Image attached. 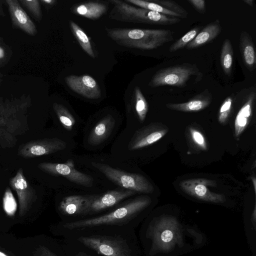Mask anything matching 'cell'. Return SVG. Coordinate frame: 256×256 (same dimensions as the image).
I'll return each mask as SVG.
<instances>
[{"mask_svg":"<svg viewBox=\"0 0 256 256\" xmlns=\"http://www.w3.org/2000/svg\"><path fill=\"white\" fill-rule=\"evenodd\" d=\"M251 179L253 182L254 187V192L256 193V178H255V176H254V178H252Z\"/></svg>","mask_w":256,"mask_h":256,"instance_id":"40","label":"cell"},{"mask_svg":"<svg viewBox=\"0 0 256 256\" xmlns=\"http://www.w3.org/2000/svg\"><path fill=\"white\" fill-rule=\"evenodd\" d=\"M0 256H9L6 254L5 253L0 251Z\"/></svg>","mask_w":256,"mask_h":256,"instance_id":"42","label":"cell"},{"mask_svg":"<svg viewBox=\"0 0 256 256\" xmlns=\"http://www.w3.org/2000/svg\"><path fill=\"white\" fill-rule=\"evenodd\" d=\"M12 24L30 36L37 32L36 26L26 12L20 6L18 0H6Z\"/></svg>","mask_w":256,"mask_h":256,"instance_id":"16","label":"cell"},{"mask_svg":"<svg viewBox=\"0 0 256 256\" xmlns=\"http://www.w3.org/2000/svg\"><path fill=\"white\" fill-rule=\"evenodd\" d=\"M190 133L192 141L198 146L202 150H206L207 146L205 138L203 134L198 130L190 128Z\"/></svg>","mask_w":256,"mask_h":256,"instance_id":"34","label":"cell"},{"mask_svg":"<svg viewBox=\"0 0 256 256\" xmlns=\"http://www.w3.org/2000/svg\"><path fill=\"white\" fill-rule=\"evenodd\" d=\"M29 96L0 99V147H12L18 136L28 130Z\"/></svg>","mask_w":256,"mask_h":256,"instance_id":"2","label":"cell"},{"mask_svg":"<svg viewBox=\"0 0 256 256\" xmlns=\"http://www.w3.org/2000/svg\"><path fill=\"white\" fill-rule=\"evenodd\" d=\"M232 96H229L222 104L218 114V120L220 124H224L226 122L232 109Z\"/></svg>","mask_w":256,"mask_h":256,"instance_id":"33","label":"cell"},{"mask_svg":"<svg viewBox=\"0 0 256 256\" xmlns=\"http://www.w3.org/2000/svg\"><path fill=\"white\" fill-rule=\"evenodd\" d=\"M68 87L72 91L88 99H98L101 96L98 84L90 76L70 75L64 78Z\"/></svg>","mask_w":256,"mask_h":256,"instance_id":"14","label":"cell"},{"mask_svg":"<svg viewBox=\"0 0 256 256\" xmlns=\"http://www.w3.org/2000/svg\"><path fill=\"white\" fill-rule=\"evenodd\" d=\"M89 196L70 195L64 197L60 203V210L66 215L83 216Z\"/></svg>","mask_w":256,"mask_h":256,"instance_id":"22","label":"cell"},{"mask_svg":"<svg viewBox=\"0 0 256 256\" xmlns=\"http://www.w3.org/2000/svg\"><path fill=\"white\" fill-rule=\"evenodd\" d=\"M212 98L211 92L206 89L188 102L178 104L168 103L166 106L167 108L176 111L197 112L207 108L210 104Z\"/></svg>","mask_w":256,"mask_h":256,"instance_id":"18","label":"cell"},{"mask_svg":"<svg viewBox=\"0 0 256 256\" xmlns=\"http://www.w3.org/2000/svg\"><path fill=\"white\" fill-rule=\"evenodd\" d=\"M106 30L108 36L118 44L144 50L156 48L174 40V32L168 30L106 28Z\"/></svg>","mask_w":256,"mask_h":256,"instance_id":"3","label":"cell"},{"mask_svg":"<svg viewBox=\"0 0 256 256\" xmlns=\"http://www.w3.org/2000/svg\"><path fill=\"white\" fill-rule=\"evenodd\" d=\"M92 165L120 188L136 193L150 194L154 191L153 186L141 174L127 172L98 162H92Z\"/></svg>","mask_w":256,"mask_h":256,"instance_id":"7","label":"cell"},{"mask_svg":"<svg viewBox=\"0 0 256 256\" xmlns=\"http://www.w3.org/2000/svg\"><path fill=\"white\" fill-rule=\"evenodd\" d=\"M3 208L7 215L13 216L16 210L17 204L9 187L6 189L3 197Z\"/></svg>","mask_w":256,"mask_h":256,"instance_id":"30","label":"cell"},{"mask_svg":"<svg viewBox=\"0 0 256 256\" xmlns=\"http://www.w3.org/2000/svg\"><path fill=\"white\" fill-rule=\"evenodd\" d=\"M150 198L140 196L120 203L106 214L90 218L64 222V230H80L101 226L132 228L140 214L150 204Z\"/></svg>","mask_w":256,"mask_h":256,"instance_id":"1","label":"cell"},{"mask_svg":"<svg viewBox=\"0 0 256 256\" xmlns=\"http://www.w3.org/2000/svg\"><path fill=\"white\" fill-rule=\"evenodd\" d=\"M20 2L32 14L34 18L40 22L42 18L40 1L38 0H20Z\"/></svg>","mask_w":256,"mask_h":256,"instance_id":"32","label":"cell"},{"mask_svg":"<svg viewBox=\"0 0 256 256\" xmlns=\"http://www.w3.org/2000/svg\"><path fill=\"white\" fill-rule=\"evenodd\" d=\"M216 185L215 181L206 178L188 179L180 183L183 192L196 198L212 203H223L226 201L224 196L210 192L208 188Z\"/></svg>","mask_w":256,"mask_h":256,"instance_id":"11","label":"cell"},{"mask_svg":"<svg viewBox=\"0 0 256 256\" xmlns=\"http://www.w3.org/2000/svg\"><path fill=\"white\" fill-rule=\"evenodd\" d=\"M168 129L158 126H148L137 131L130 140L128 148L130 150H135L150 146L161 139L168 132Z\"/></svg>","mask_w":256,"mask_h":256,"instance_id":"15","label":"cell"},{"mask_svg":"<svg viewBox=\"0 0 256 256\" xmlns=\"http://www.w3.org/2000/svg\"><path fill=\"white\" fill-rule=\"evenodd\" d=\"M40 1L46 7H51L56 2L55 0H40Z\"/></svg>","mask_w":256,"mask_h":256,"instance_id":"38","label":"cell"},{"mask_svg":"<svg viewBox=\"0 0 256 256\" xmlns=\"http://www.w3.org/2000/svg\"><path fill=\"white\" fill-rule=\"evenodd\" d=\"M40 256H57L50 250L45 247H42L40 250Z\"/></svg>","mask_w":256,"mask_h":256,"instance_id":"37","label":"cell"},{"mask_svg":"<svg viewBox=\"0 0 256 256\" xmlns=\"http://www.w3.org/2000/svg\"><path fill=\"white\" fill-rule=\"evenodd\" d=\"M134 92V110L139 120L142 122L148 112V104L138 86L135 88Z\"/></svg>","mask_w":256,"mask_h":256,"instance_id":"28","label":"cell"},{"mask_svg":"<svg viewBox=\"0 0 256 256\" xmlns=\"http://www.w3.org/2000/svg\"><path fill=\"white\" fill-rule=\"evenodd\" d=\"M202 76L196 65L184 63L160 70L153 76L148 85L152 88L164 86L183 87L192 76L202 78Z\"/></svg>","mask_w":256,"mask_h":256,"instance_id":"8","label":"cell"},{"mask_svg":"<svg viewBox=\"0 0 256 256\" xmlns=\"http://www.w3.org/2000/svg\"><path fill=\"white\" fill-rule=\"evenodd\" d=\"M188 2L199 13L204 14L206 12V6L204 0H188Z\"/></svg>","mask_w":256,"mask_h":256,"instance_id":"35","label":"cell"},{"mask_svg":"<svg viewBox=\"0 0 256 256\" xmlns=\"http://www.w3.org/2000/svg\"><path fill=\"white\" fill-rule=\"evenodd\" d=\"M38 167L44 172L52 176H63L78 185L90 186L93 184V178L76 169L70 161L66 163L43 162L39 164Z\"/></svg>","mask_w":256,"mask_h":256,"instance_id":"10","label":"cell"},{"mask_svg":"<svg viewBox=\"0 0 256 256\" xmlns=\"http://www.w3.org/2000/svg\"><path fill=\"white\" fill-rule=\"evenodd\" d=\"M246 94V100L238 112L234 120V133L237 138L247 127L252 116L256 97L255 88H248Z\"/></svg>","mask_w":256,"mask_h":256,"instance_id":"17","label":"cell"},{"mask_svg":"<svg viewBox=\"0 0 256 256\" xmlns=\"http://www.w3.org/2000/svg\"><path fill=\"white\" fill-rule=\"evenodd\" d=\"M136 194L134 191L119 188L102 194L89 196L83 216L98 214L117 206L124 200Z\"/></svg>","mask_w":256,"mask_h":256,"instance_id":"9","label":"cell"},{"mask_svg":"<svg viewBox=\"0 0 256 256\" xmlns=\"http://www.w3.org/2000/svg\"><path fill=\"white\" fill-rule=\"evenodd\" d=\"M115 120L108 114L99 120L91 130L88 142L91 146H96L106 140L114 128Z\"/></svg>","mask_w":256,"mask_h":256,"instance_id":"19","label":"cell"},{"mask_svg":"<svg viewBox=\"0 0 256 256\" xmlns=\"http://www.w3.org/2000/svg\"><path fill=\"white\" fill-rule=\"evenodd\" d=\"M180 225L172 217H161L146 224L145 236L150 239L152 254L156 250L168 251L181 240Z\"/></svg>","mask_w":256,"mask_h":256,"instance_id":"6","label":"cell"},{"mask_svg":"<svg viewBox=\"0 0 256 256\" xmlns=\"http://www.w3.org/2000/svg\"><path fill=\"white\" fill-rule=\"evenodd\" d=\"M70 26L73 35L84 50L91 58H95L90 38L82 29L72 20L70 21Z\"/></svg>","mask_w":256,"mask_h":256,"instance_id":"24","label":"cell"},{"mask_svg":"<svg viewBox=\"0 0 256 256\" xmlns=\"http://www.w3.org/2000/svg\"><path fill=\"white\" fill-rule=\"evenodd\" d=\"M78 256H91L84 252L80 253Z\"/></svg>","mask_w":256,"mask_h":256,"instance_id":"41","label":"cell"},{"mask_svg":"<svg viewBox=\"0 0 256 256\" xmlns=\"http://www.w3.org/2000/svg\"><path fill=\"white\" fill-rule=\"evenodd\" d=\"M0 14H2V15H3V14H2V7L0 6Z\"/></svg>","mask_w":256,"mask_h":256,"instance_id":"43","label":"cell"},{"mask_svg":"<svg viewBox=\"0 0 256 256\" xmlns=\"http://www.w3.org/2000/svg\"><path fill=\"white\" fill-rule=\"evenodd\" d=\"M220 21L216 20L206 25L186 46L187 50L197 48L216 38L221 32Z\"/></svg>","mask_w":256,"mask_h":256,"instance_id":"20","label":"cell"},{"mask_svg":"<svg viewBox=\"0 0 256 256\" xmlns=\"http://www.w3.org/2000/svg\"><path fill=\"white\" fill-rule=\"evenodd\" d=\"M112 6L109 17L114 20L150 24L172 25L180 22V18L170 16L130 5L125 1L110 0Z\"/></svg>","mask_w":256,"mask_h":256,"instance_id":"5","label":"cell"},{"mask_svg":"<svg viewBox=\"0 0 256 256\" xmlns=\"http://www.w3.org/2000/svg\"><path fill=\"white\" fill-rule=\"evenodd\" d=\"M99 232L92 229H85L91 232L80 236L78 240L85 246L103 256H134V248L130 241L120 235Z\"/></svg>","mask_w":256,"mask_h":256,"instance_id":"4","label":"cell"},{"mask_svg":"<svg viewBox=\"0 0 256 256\" xmlns=\"http://www.w3.org/2000/svg\"><path fill=\"white\" fill-rule=\"evenodd\" d=\"M239 46L244 66L252 72L256 66V49L250 36L246 31L240 33Z\"/></svg>","mask_w":256,"mask_h":256,"instance_id":"23","label":"cell"},{"mask_svg":"<svg viewBox=\"0 0 256 256\" xmlns=\"http://www.w3.org/2000/svg\"><path fill=\"white\" fill-rule=\"evenodd\" d=\"M243 2L251 7L254 5V0H243Z\"/></svg>","mask_w":256,"mask_h":256,"instance_id":"39","label":"cell"},{"mask_svg":"<svg viewBox=\"0 0 256 256\" xmlns=\"http://www.w3.org/2000/svg\"><path fill=\"white\" fill-rule=\"evenodd\" d=\"M108 10V4L100 2H88L76 4L72 12L77 15L94 20L99 18Z\"/></svg>","mask_w":256,"mask_h":256,"instance_id":"21","label":"cell"},{"mask_svg":"<svg viewBox=\"0 0 256 256\" xmlns=\"http://www.w3.org/2000/svg\"><path fill=\"white\" fill-rule=\"evenodd\" d=\"M201 28V26H196L190 30L184 35L170 46L169 51L171 52H173L186 47L200 32Z\"/></svg>","mask_w":256,"mask_h":256,"instance_id":"29","label":"cell"},{"mask_svg":"<svg viewBox=\"0 0 256 256\" xmlns=\"http://www.w3.org/2000/svg\"><path fill=\"white\" fill-rule=\"evenodd\" d=\"M8 52L5 47L4 46L0 44V64L4 63V62L8 60Z\"/></svg>","mask_w":256,"mask_h":256,"instance_id":"36","label":"cell"},{"mask_svg":"<svg viewBox=\"0 0 256 256\" xmlns=\"http://www.w3.org/2000/svg\"><path fill=\"white\" fill-rule=\"evenodd\" d=\"M53 108L64 128L68 131L72 130L76 124V120L67 108L55 102L53 104Z\"/></svg>","mask_w":256,"mask_h":256,"instance_id":"26","label":"cell"},{"mask_svg":"<svg viewBox=\"0 0 256 256\" xmlns=\"http://www.w3.org/2000/svg\"><path fill=\"white\" fill-rule=\"evenodd\" d=\"M66 143L57 138H45L28 142L20 145L18 155L24 158L48 155L64 150Z\"/></svg>","mask_w":256,"mask_h":256,"instance_id":"12","label":"cell"},{"mask_svg":"<svg viewBox=\"0 0 256 256\" xmlns=\"http://www.w3.org/2000/svg\"><path fill=\"white\" fill-rule=\"evenodd\" d=\"M10 184L18 196L20 216L24 215L37 198L36 190L26 178L22 168L10 178Z\"/></svg>","mask_w":256,"mask_h":256,"instance_id":"13","label":"cell"},{"mask_svg":"<svg viewBox=\"0 0 256 256\" xmlns=\"http://www.w3.org/2000/svg\"><path fill=\"white\" fill-rule=\"evenodd\" d=\"M126 2L134 4L138 7L148 10L154 12H156L166 16H174L179 18H184L182 16L171 12L160 5L154 3L152 1L143 0H126Z\"/></svg>","mask_w":256,"mask_h":256,"instance_id":"27","label":"cell"},{"mask_svg":"<svg viewBox=\"0 0 256 256\" xmlns=\"http://www.w3.org/2000/svg\"><path fill=\"white\" fill-rule=\"evenodd\" d=\"M152 2L158 4L165 8L178 14L184 18H186L188 16L187 11L182 6L174 0H154Z\"/></svg>","mask_w":256,"mask_h":256,"instance_id":"31","label":"cell"},{"mask_svg":"<svg viewBox=\"0 0 256 256\" xmlns=\"http://www.w3.org/2000/svg\"><path fill=\"white\" fill-rule=\"evenodd\" d=\"M220 60L223 71L226 75H230L233 65L234 50L228 38H226L222 44Z\"/></svg>","mask_w":256,"mask_h":256,"instance_id":"25","label":"cell"}]
</instances>
